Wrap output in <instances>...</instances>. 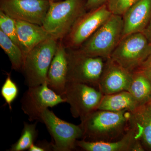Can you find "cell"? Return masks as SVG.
I'll return each mask as SVG.
<instances>
[{
	"label": "cell",
	"instance_id": "5",
	"mask_svg": "<svg viewBox=\"0 0 151 151\" xmlns=\"http://www.w3.org/2000/svg\"><path fill=\"white\" fill-rule=\"evenodd\" d=\"M151 54V43L142 32H137L122 38L111 58L125 69L134 72Z\"/></svg>",
	"mask_w": 151,
	"mask_h": 151
},
{
	"label": "cell",
	"instance_id": "14",
	"mask_svg": "<svg viewBox=\"0 0 151 151\" xmlns=\"http://www.w3.org/2000/svg\"><path fill=\"white\" fill-rule=\"evenodd\" d=\"M122 17V38L131 34L142 32L151 19V0H138Z\"/></svg>",
	"mask_w": 151,
	"mask_h": 151
},
{
	"label": "cell",
	"instance_id": "27",
	"mask_svg": "<svg viewBox=\"0 0 151 151\" xmlns=\"http://www.w3.org/2000/svg\"><path fill=\"white\" fill-rule=\"evenodd\" d=\"M52 150L51 143H40L33 144L28 150L29 151H46Z\"/></svg>",
	"mask_w": 151,
	"mask_h": 151
},
{
	"label": "cell",
	"instance_id": "3",
	"mask_svg": "<svg viewBox=\"0 0 151 151\" xmlns=\"http://www.w3.org/2000/svg\"><path fill=\"white\" fill-rule=\"evenodd\" d=\"M123 27L122 16L112 14L102 26L76 50L88 56L110 58L122 39Z\"/></svg>",
	"mask_w": 151,
	"mask_h": 151
},
{
	"label": "cell",
	"instance_id": "9",
	"mask_svg": "<svg viewBox=\"0 0 151 151\" xmlns=\"http://www.w3.org/2000/svg\"><path fill=\"white\" fill-rule=\"evenodd\" d=\"M41 122L45 124L52 138V150H73L76 147V141L83 138V130L80 125L63 121L48 109L42 114Z\"/></svg>",
	"mask_w": 151,
	"mask_h": 151
},
{
	"label": "cell",
	"instance_id": "2",
	"mask_svg": "<svg viewBox=\"0 0 151 151\" xmlns=\"http://www.w3.org/2000/svg\"><path fill=\"white\" fill-rule=\"evenodd\" d=\"M86 1L50 2L42 26L52 37L61 40L69 32L77 20L87 12Z\"/></svg>",
	"mask_w": 151,
	"mask_h": 151
},
{
	"label": "cell",
	"instance_id": "30",
	"mask_svg": "<svg viewBox=\"0 0 151 151\" xmlns=\"http://www.w3.org/2000/svg\"><path fill=\"white\" fill-rule=\"evenodd\" d=\"M149 103H151V100H150V102H149Z\"/></svg>",
	"mask_w": 151,
	"mask_h": 151
},
{
	"label": "cell",
	"instance_id": "22",
	"mask_svg": "<svg viewBox=\"0 0 151 151\" xmlns=\"http://www.w3.org/2000/svg\"><path fill=\"white\" fill-rule=\"evenodd\" d=\"M19 92L17 85L12 79L10 73H8L5 81L2 86L1 93L10 110L12 109V105L17 97Z\"/></svg>",
	"mask_w": 151,
	"mask_h": 151
},
{
	"label": "cell",
	"instance_id": "29",
	"mask_svg": "<svg viewBox=\"0 0 151 151\" xmlns=\"http://www.w3.org/2000/svg\"><path fill=\"white\" fill-rule=\"evenodd\" d=\"M49 2H57L59 1H63V0H47Z\"/></svg>",
	"mask_w": 151,
	"mask_h": 151
},
{
	"label": "cell",
	"instance_id": "21",
	"mask_svg": "<svg viewBox=\"0 0 151 151\" xmlns=\"http://www.w3.org/2000/svg\"><path fill=\"white\" fill-rule=\"evenodd\" d=\"M36 123H24L21 137L10 149L11 151H23L28 150L34 144L37 136Z\"/></svg>",
	"mask_w": 151,
	"mask_h": 151
},
{
	"label": "cell",
	"instance_id": "20",
	"mask_svg": "<svg viewBox=\"0 0 151 151\" xmlns=\"http://www.w3.org/2000/svg\"><path fill=\"white\" fill-rule=\"evenodd\" d=\"M0 46L8 56L12 64V69L22 71L24 57L21 49L17 44L0 30Z\"/></svg>",
	"mask_w": 151,
	"mask_h": 151
},
{
	"label": "cell",
	"instance_id": "23",
	"mask_svg": "<svg viewBox=\"0 0 151 151\" xmlns=\"http://www.w3.org/2000/svg\"><path fill=\"white\" fill-rule=\"evenodd\" d=\"M0 30L18 45L16 20L1 11H0Z\"/></svg>",
	"mask_w": 151,
	"mask_h": 151
},
{
	"label": "cell",
	"instance_id": "8",
	"mask_svg": "<svg viewBox=\"0 0 151 151\" xmlns=\"http://www.w3.org/2000/svg\"><path fill=\"white\" fill-rule=\"evenodd\" d=\"M112 14L107 4L83 14L76 22L67 35L61 40L66 48H78Z\"/></svg>",
	"mask_w": 151,
	"mask_h": 151
},
{
	"label": "cell",
	"instance_id": "26",
	"mask_svg": "<svg viewBox=\"0 0 151 151\" xmlns=\"http://www.w3.org/2000/svg\"><path fill=\"white\" fill-rule=\"evenodd\" d=\"M109 0H87L86 4V11L92 10L107 4Z\"/></svg>",
	"mask_w": 151,
	"mask_h": 151
},
{
	"label": "cell",
	"instance_id": "7",
	"mask_svg": "<svg viewBox=\"0 0 151 151\" xmlns=\"http://www.w3.org/2000/svg\"><path fill=\"white\" fill-rule=\"evenodd\" d=\"M103 96V93L94 86L68 82L62 97L70 105L72 116L81 121L98 110Z\"/></svg>",
	"mask_w": 151,
	"mask_h": 151
},
{
	"label": "cell",
	"instance_id": "1",
	"mask_svg": "<svg viewBox=\"0 0 151 151\" xmlns=\"http://www.w3.org/2000/svg\"><path fill=\"white\" fill-rule=\"evenodd\" d=\"M131 112L97 110L90 113L80 125L82 139L95 142H113L123 137L129 129Z\"/></svg>",
	"mask_w": 151,
	"mask_h": 151
},
{
	"label": "cell",
	"instance_id": "4",
	"mask_svg": "<svg viewBox=\"0 0 151 151\" xmlns=\"http://www.w3.org/2000/svg\"><path fill=\"white\" fill-rule=\"evenodd\" d=\"M59 40L47 39L35 47L25 58L22 72L29 87L47 82V74Z\"/></svg>",
	"mask_w": 151,
	"mask_h": 151
},
{
	"label": "cell",
	"instance_id": "18",
	"mask_svg": "<svg viewBox=\"0 0 151 151\" xmlns=\"http://www.w3.org/2000/svg\"><path fill=\"white\" fill-rule=\"evenodd\" d=\"M139 105L127 91L103 95L98 110L119 112L127 111L132 112L139 108Z\"/></svg>",
	"mask_w": 151,
	"mask_h": 151
},
{
	"label": "cell",
	"instance_id": "10",
	"mask_svg": "<svg viewBox=\"0 0 151 151\" xmlns=\"http://www.w3.org/2000/svg\"><path fill=\"white\" fill-rule=\"evenodd\" d=\"M64 103L65 100L62 96L50 89L45 82L28 87L22 98V110L29 122H41L42 114L45 110Z\"/></svg>",
	"mask_w": 151,
	"mask_h": 151
},
{
	"label": "cell",
	"instance_id": "19",
	"mask_svg": "<svg viewBox=\"0 0 151 151\" xmlns=\"http://www.w3.org/2000/svg\"><path fill=\"white\" fill-rule=\"evenodd\" d=\"M128 92L139 107L149 103L151 99V81L140 71L133 72Z\"/></svg>",
	"mask_w": 151,
	"mask_h": 151
},
{
	"label": "cell",
	"instance_id": "13",
	"mask_svg": "<svg viewBox=\"0 0 151 151\" xmlns=\"http://www.w3.org/2000/svg\"><path fill=\"white\" fill-rule=\"evenodd\" d=\"M68 60L67 49L59 40L55 54L47 74L48 86L57 94L62 96L67 83Z\"/></svg>",
	"mask_w": 151,
	"mask_h": 151
},
{
	"label": "cell",
	"instance_id": "16",
	"mask_svg": "<svg viewBox=\"0 0 151 151\" xmlns=\"http://www.w3.org/2000/svg\"><path fill=\"white\" fill-rule=\"evenodd\" d=\"M139 141L135 130L130 127L123 137L118 140L91 142L78 140L76 147L86 151H134L135 147Z\"/></svg>",
	"mask_w": 151,
	"mask_h": 151
},
{
	"label": "cell",
	"instance_id": "15",
	"mask_svg": "<svg viewBox=\"0 0 151 151\" xmlns=\"http://www.w3.org/2000/svg\"><path fill=\"white\" fill-rule=\"evenodd\" d=\"M18 45L25 58L35 47L52 37L43 27L28 22L16 20Z\"/></svg>",
	"mask_w": 151,
	"mask_h": 151
},
{
	"label": "cell",
	"instance_id": "6",
	"mask_svg": "<svg viewBox=\"0 0 151 151\" xmlns=\"http://www.w3.org/2000/svg\"><path fill=\"white\" fill-rule=\"evenodd\" d=\"M66 49L68 60L67 82L83 83L97 89L107 59L88 56L76 49Z\"/></svg>",
	"mask_w": 151,
	"mask_h": 151
},
{
	"label": "cell",
	"instance_id": "17",
	"mask_svg": "<svg viewBox=\"0 0 151 151\" xmlns=\"http://www.w3.org/2000/svg\"><path fill=\"white\" fill-rule=\"evenodd\" d=\"M129 127L135 130L137 138L144 148L151 150V103L131 112Z\"/></svg>",
	"mask_w": 151,
	"mask_h": 151
},
{
	"label": "cell",
	"instance_id": "25",
	"mask_svg": "<svg viewBox=\"0 0 151 151\" xmlns=\"http://www.w3.org/2000/svg\"><path fill=\"white\" fill-rule=\"evenodd\" d=\"M137 70L141 72L151 81V54Z\"/></svg>",
	"mask_w": 151,
	"mask_h": 151
},
{
	"label": "cell",
	"instance_id": "12",
	"mask_svg": "<svg viewBox=\"0 0 151 151\" xmlns=\"http://www.w3.org/2000/svg\"><path fill=\"white\" fill-rule=\"evenodd\" d=\"M133 73L113 61L111 58H107L97 89L103 95L128 91Z\"/></svg>",
	"mask_w": 151,
	"mask_h": 151
},
{
	"label": "cell",
	"instance_id": "24",
	"mask_svg": "<svg viewBox=\"0 0 151 151\" xmlns=\"http://www.w3.org/2000/svg\"><path fill=\"white\" fill-rule=\"evenodd\" d=\"M138 0H109L107 5L112 14L122 16Z\"/></svg>",
	"mask_w": 151,
	"mask_h": 151
},
{
	"label": "cell",
	"instance_id": "11",
	"mask_svg": "<svg viewBox=\"0 0 151 151\" xmlns=\"http://www.w3.org/2000/svg\"><path fill=\"white\" fill-rule=\"evenodd\" d=\"M50 6L47 0H0V11L16 20L42 26Z\"/></svg>",
	"mask_w": 151,
	"mask_h": 151
},
{
	"label": "cell",
	"instance_id": "28",
	"mask_svg": "<svg viewBox=\"0 0 151 151\" xmlns=\"http://www.w3.org/2000/svg\"><path fill=\"white\" fill-rule=\"evenodd\" d=\"M142 33L151 43V19Z\"/></svg>",
	"mask_w": 151,
	"mask_h": 151
}]
</instances>
